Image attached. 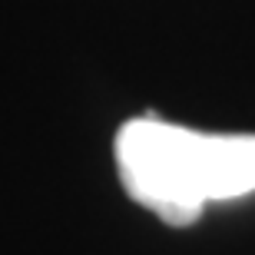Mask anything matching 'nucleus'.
<instances>
[{"label":"nucleus","mask_w":255,"mask_h":255,"mask_svg":"<svg viewBox=\"0 0 255 255\" xmlns=\"http://www.w3.org/2000/svg\"><path fill=\"white\" fill-rule=\"evenodd\" d=\"M113 152L126 196L176 229L199 222L209 202L255 192V136L249 132L219 136L136 116L120 126Z\"/></svg>","instance_id":"nucleus-1"}]
</instances>
